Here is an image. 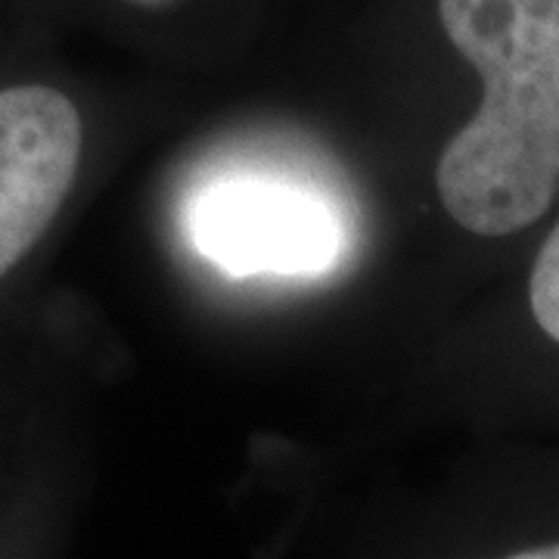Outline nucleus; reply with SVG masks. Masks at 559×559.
Segmentation results:
<instances>
[{
  "instance_id": "1",
  "label": "nucleus",
  "mask_w": 559,
  "mask_h": 559,
  "mask_svg": "<svg viewBox=\"0 0 559 559\" xmlns=\"http://www.w3.org/2000/svg\"><path fill=\"white\" fill-rule=\"evenodd\" d=\"M439 20L485 87L441 153V205L479 237L525 230L559 190V0H439Z\"/></svg>"
},
{
  "instance_id": "2",
  "label": "nucleus",
  "mask_w": 559,
  "mask_h": 559,
  "mask_svg": "<svg viewBox=\"0 0 559 559\" xmlns=\"http://www.w3.org/2000/svg\"><path fill=\"white\" fill-rule=\"evenodd\" d=\"M81 116L44 84L0 91V277L20 264L72 193L81 165Z\"/></svg>"
},
{
  "instance_id": "3",
  "label": "nucleus",
  "mask_w": 559,
  "mask_h": 559,
  "mask_svg": "<svg viewBox=\"0 0 559 559\" xmlns=\"http://www.w3.org/2000/svg\"><path fill=\"white\" fill-rule=\"evenodd\" d=\"M193 237L234 274H305L330 267L340 227L314 197L271 183H221L202 197Z\"/></svg>"
},
{
  "instance_id": "4",
  "label": "nucleus",
  "mask_w": 559,
  "mask_h": 559,
  "mask_svg": "<svg viewBox=\"0 0 559 559\" xmlns=\"http://www.w3.org/2000/svg\"><path fill=\"white\" fill-rule=\"evenodd\" d=\"M528 305L538 326L559 342V221L540 246L532 277H528Z\"/></svg>"
},
{
  "instance_id": "5",
  "label": "nucleus",
  "mask_w": 559,
  "mask_h": 559,
  "mask_svg": "<svg viewBox=\"0 0 559 559\" xmlns=\"http://www.w3.org/2000/svg\"><path fill=\"white\" fill-rule=\"evenodd\" d=\"M513 559H559V540L547 547H532V550H516Z\"/></svg>"
},
{
  "instance_id": "6",
  "label": "nucleus",
  "mask_w": 559,
  "mask_h": 559,
  "mask_svg": "<svg viewBox=\"0 0 559 559\" xmlns=\"http://www.w3.org/2000/svg\"><path fill=\"white\" fill-rule=\"evenodd\" d=\"M134 7H143V10H165V7H175L178 0H128Z\"/></svg>"
}]
</instances>
